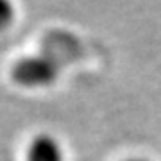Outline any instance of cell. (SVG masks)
Wrapping results in <instances>:
<instances>
[{
  "mask_svg": "<svg viewBox=\"0 0 161 161\" xmlns=\"http://www.w3.org/2000/svg\"><path fill=\"white\" fill-rule=\"evenodd\" d=\"M66 52H68L66 48L63 52H58L54 48V43H52V47H43L40 54L18 59L11 70L13 80L25 88L50 86L59 77L64 63H66V59H63L66 58Z\"/></svg>",
  "mask_w": 161,
  "mask_h": 161,
  "instance_id": "obj_1",
  "label": "cell"
},
{
  "mask_svg": "<svg viewBox=\"0 0 161 161\" xmlns=\"http://www.w3.org/2000/svg\"><path fill=\"white\" fill-rule=\"evenodd\" d=\"M27 161H64V150L58 138L41 132L31 140L27 147Z\"/></svg>",
  "mask_w": 161,
  "mask_h": 161,
  "instance_id": "obj_2",
  "label": "cell"
},
{
  "mask_svg": "<svg viewBox=\"0 0 161 161\" xmlns=\"http://www.w3.org/2000/svg\"><path fill=\"white\" fill-rule=\"evenodd\" d=\"M14 18H16L14 6L7 0H0V32H4L11 27Z\"/></svg>",
  "mask_w": 161,
  "mask_h": 161,
  "instance_id": "obj_3",
  "label": "cell"
},
{
  "mask_svg": "<svg viewBox=\"0 0 161 161\" xmlns=\"http://www.w3.org/2000/svg\"><path fill=\"white\" fill-rule=\"evenodd\" d=\"M125 161H149V159H145V158H131V159H125Z\"/></svg>",
  "mask_w": 161,
  "mask_h": 161,
  "instance_id": "obj_4",
  "label": "cell"
}]
</instances>
